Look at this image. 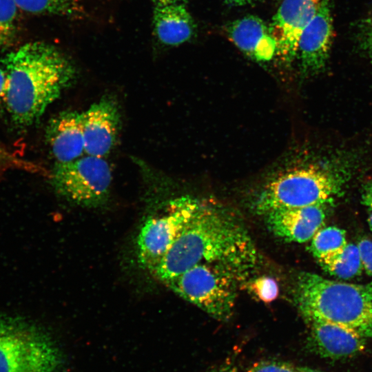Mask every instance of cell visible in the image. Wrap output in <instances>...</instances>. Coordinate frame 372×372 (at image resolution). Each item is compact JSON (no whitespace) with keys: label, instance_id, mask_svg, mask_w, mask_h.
Instances as JSON below:
<instances>
[{"label":"cell","instance_id":"1","mask_svg":"<svg viewBox=\"0 0 372 372\" xmlns=\"http://www.w3.org/2000/svg\"><path fill=\"white\" fill-rule=\"evenodd\" d=\"M256 261V247L240 221L218 207L201 203L152 273L166 283L195 265L216 264L247 276Z\"/></svg>","mask_w":372,"mask_h":372},{"label":"cell","instance_id":"2","mask_svg":"<svg viewBox=\"0 0 372 372\" xmlns=\"http://www.w3.org/2000/svg\"><path fill=\"white\" fill-rule=\"evenodd\" d=\"M7 76L4 103L12 122L27 128L74 82L76 72L57 48L43 41L25 43L1 60Z\"/></svg>","mask_w":372,"mask_h":372},{"label":"cell","instance_id":"3","mask_svg":"<svg viewBox=\"0 0 372 372\" xmlns=\"http://www.w3.org/2000/svg\"><path fill=\"white\" fill-rule=\"evenodd\" d=\"M296 300L305 319L322 320L372 338V282L347 283L304 272L297 280Z\"/></svg>","mask_w":372,"mask_h":372},{"label":"cell","instance_id":"4","mask_svg":"<svg viewBox=\"0 0 372 372\" xmlns=\"http://www.w3.org/2000/svg\"><path fill=\"white\" fill-rule=\"evenodd\" d=\"M346 176L333 166L311 165L291 169L265 185L255 209L265 215L276 209L330 204L341 193Z\"/></svg>","mask_w":372,"mask_h":372},{"label":"cell","instance_id":"5","mask_svg":"<svg viewBox=\"0 0 372 372\" xmlns=\"http://www.w3.org/2000/svg\"><path fill=\"white\" fill-rule=\"evenodd\" d=\"M62 364L45 332L20 316L0 314V372H59Z\"/></svg>","mask_w":372,"mask_h":372},{"label":"cell","instance_id":"6","mask_svg":"<svg viewBox=\"0 0 372 372\" xmlns=\"http://www.w3.org/2000/svg\"><path fill=\"white\" fill-rule=\"evenodd\" d=\"M245 277L223 265L200 264L165 284L213 318L226 320L234 307L238 284Z\"/></svg>","mask_w":372,"mask_h":372},{"label":"cell","instance_id":"7","mask_svg":"<svg viewBox=\"0 0 372 372\" xmlns=\"http://www.w3.org/2000/svg\"><path fill=\"white\" fill-rule=\"evenodd\" d=\"M50 179L54 191L68 200L96 207L108 198L112 175L103 157L87 154L68 162H55Z\"/></svg>","mask_w":372,"mask_h":372},{"label":"cell","instance_id":"8","mask_svg":"<svg viewBox=\"0 0 372 372\" xmlns=\"http://www.w3.org/2000/svg\"><path fill=\"white\" fill-rule=\"evenodd\" d=\"M201 202L190 196L170 201L162 214L151 216L137 237L139 265L151 273L194 217Z\"/></svg>","mask_w":372,"mask_h":372},{"label":"cell","instance_id":"9","mask_svg":"<svg viewBox=\"0 0 372 372\" xmlns=\"http://www.w3.org/2000/svg\"><path fill=\"white\" fill-rule=\"evenodd\" d=\"M322 0H284L273 16L269 29L276 42V54L286 64L297 56L300 37Z\"/></svg>","mask_w":372,"mask_h":372},{"label":"cell","instance_id":"10","mask_svg":"<svg viewBox=\"0 0 372 372\" xmlns=\"http://www.w3.org/2000/svg\"><path fill=\"white\" fill-rule=\"evenodd\" d=\"M333 37L330 0H322L298 41L297 55L304 74H317L325 67Z\"/></svg>","mask_w":372,"mask_h":372},{"label":"cell","instance_id":"11","mask_svg":"<svg viewBox=\"0 0 372 372\" xmlns=\"http://www.w3.org/2000/svg\"><path fill=\"white\" fill-rule=\"evenodd\" d=\"M120 118L117 103L108 96L103 97L81 112L87 154L103 157L112 151L118 137Z\"/></svg>","mask_w":372,"mask_h":372},{"label":"cell","instance_id":"12","mask_svg":"<svg viewBox=\"0 0 372 372\" xmlns=\"http://www.w3.org/2000/svg\"><path fill=\"white\" fill-rule=\"evenodd\" d=\"M326 205L271 211L265 214L267 226L274 235L285 241L308 242L324 225Z\"/></svg>","mask_w":372,"mask_h":372},{"label":"cell","instance_id":"13","mask_svg":"<svg viewBox=\"0 0 372 372\" xmlns=\"http://www.w3.org/2000/svg\"><path fill=\"white\" fill-rule=\"evenodd\" d=\"M311 327V346L319 355L330 359L347 358L360 353L365 338L347 328L317 318L305 319Z\"/></svg>","mask_w":372,"mask_h":372},{"label":"cell","instance_id":"14","mask_svg":"<svg viewBox=\"0 0 372 372\" xmlns=\"http://www.w3.org/2000/svg\"><path fill=\"white\" fill-rule=\"evenodd\" d=\"M45 138L56 162H68L81 157L85 143L81 113L62 111L48 122Z\"/></svg>","mask_w":372,"mask_h":372},{"label":"cell","instance_id":"15","mask_svg":"<svg viewBox=\"0 0 372 372\" xmlns=\"http://www.w3.org/2000/svg\"><path fill=\"white\" fill-rule=\"evenodd\" d=\"M227 33L241 51L256 61H269L276 54V42L269 26L258 17L235 20L227 26Z\"/></svg>","mask_w":372,"mask_h":372},{"label":"cell","instance_id":"16","mask_svg":"<svg viewBox=\"0 0 372 372\" xmlns=\"http://www.w3.org/2000/svg\"><path fill=\"white\" fill-rule=\"evenodd\" d=\"M153 24L158 39L169 45L188 41L195 27L191 14L183 3L156 6Z\"/></svg>","mask_w":372,"mask_h":372},{"label":"cell","instance_id":"17","mask_svg":"<svg viewBox=\"0 0 372 372\" xmlns=\"http://www.w3.org/2000/svg\"><path fill=\"white\" fill-rule=\"evenodd\" d=\"M347 244L345 231L331 226L318 230L311 240L309 249L320 263L341 253Z\"/></svg>","mask_w":372,"mask_h":372},{"label":"cell","instance_id":"18","mask_svg":"<svg viewBox=\"0 0 372 372\" xmlns=\"http://www.w3.org/2000/svg\"><path fill=\"white\" fill-rule=\"evenodd\" d=\"M335 277L348 280L361 274L363 267L357 245L347 243L339 254L319 263Z\"/></svg>","mask_w":372,"mask_h":372},{"label":"cell","instance_id":"19","mask_svg":"<svg viewBox=\"0 0 372 372\" xmlns=\"http://www.w3.org/2000/svg\"><path fill=\"white\" fill-rule=\"evenodd\" d=\"M19 8L32 14L80 18L84 10L79 0H14Z\"/></svg>","mask_w":372,"mask_h":372},{"label":"cell","instance_id":"20","mask_svg":"<svg viewBox=\"0 0 372 372\" xmlns=\"http://www.w3.org/2000/svg\"><path fill=\"white\" fill-rule=\"evenodd\" d=\"M19 10L14 0H0V50L11 48L18 39Z\"/></svg>","mask_w":372,"mask_h":372},{"label":"cell","instance_id":"21","mask_svg":"<svg viewBox=\"0 0 372 372\" xmlns=\"http://www.w3.org/2000/svg\"><path fill=\"white\" fill-rule=\"evenodd\" d=\"M355 37L359 48L372 63V12L358 23Z\"/></svg>","mask_w":372,"mask_h":372},{"label":"cell","instance_id":"22","mask_svg":"<svg viewBox=\"0 0 372 372\" xmlns=\"http://www.w3.org/2000/svg\"><path fill=\"white\" fill-rule=\"evenodd\" d=\"M249 287L251 292L265 302H270L278 296V284L269 277H260L252 282Z\"/></svg>","mask_w":372,"mask_h":372},{"label":"cell","instance_id":"23","mask_svg":"<svg viewBox=\"0 0 372 372\" xmlns=\"http://www.w3.org/2000/svg\"><path fill=\"white\" fill-rule=\"evenodd\" d=\"M0 168L32 171L34 166L0 145Z\"/></svg>","mask_w":372,"mask_h":372},{"label":"cell","instance_id":"24","mask_svg":"<svg viewBox=\"0 0 372 372\" xmlns=\"http://www.w3.org/2000/svg\"><path fill=\"white\" fill-rule=\"evenodd\" d=\"M248 372H296V368L285 361L265 360L253 364Z\"/></svg>","mask_w":372,"mask_h":372},{"label":"cell","instance_id":"25","mask_svg":"<svg viewBox=\"0 0 372 372\" xmlns=\"http://www.w3.org/2000/svg\"><path fill=\"white\" fill-rule=\"evenodd\" d=\"M364 271L372 276V240L362 238L357 243Z\"/></svg>","mask_w":372,"mask_h":372},{"label":"cell","instance_id":"26","mask_svg":"<svg viewBox=\"0 0 372 372\" xmlns=\"http://www.w3.org/2000/svg\"><path fill=\"white\" fill-rule=\"evenodd\" d=\"M362 203L372 209V180L366 183L362 190Z\"/></svg>","mask_w":372,"mask_h":372},{"label":"cell","instance_id":"27","mask_svg":"<svg viewBox=\"0 0 372 372\" xmlns=\"http://www.w3.org/2000/svg\"><path fill=\"white\" fill-rule=\"evenodd\" d=\"M7 85V76L5 70L0 68V101L3 100Z\"/></svg>","mask_w":372,"mask_h":372},{"label":"cell","instance_id":"28","mask_svg":"<svg viewBox=\"0 0 372 372\" xmlns=\"http://www.w3.org/2000/svg\"><path fill=\"white\" fill-rule=\"evenodd\" d=\"M208 372H238V371L234 365L227 363L216 366Z\"/></svg>","mask_w":372,"mask_h":372},{"label":"cell","instance_id":"29","mask_svg":"<svg viewBox=\"0 0 372 372\" xmlns=\"http://www.w3.org/2000/svg\"><path fill=\"white\" fill-rule=\"evenodd\" d=\"M156 6H165L175 3H182L184 0H151Z\"/></svg>","mask_w":372,"mask_h":372},{"label":"cell","instance_id":"30","mask_svg":"<svg viewBox=\"0 0 372 372\" xmlns=\"http://www.w3.org/2000/svg\"><path fill=\"white\" fill-rule=\"evenodd\" d=\"M226 3L236 5L244 6L256 2L258 0H224Z\"/></svg>","mask_w":372,"mask_h":372},{"label":"cell","instance_id":"31","mask_svg":"<svg viewBox=\"0 0 372 372\" xmlns=\"http://www.w3.org/2000/svg\"><path fill=\"white\" fill-rule=\"evenodd\" d=\"M296 372H321L307 366H300L296 368Z\"/></svg>","mask_w":372,"mask_h":372},{"label":"cell","instance_id":"32","mask_svg":"<svg viewBox=\"0 0 372 372\" xmlns=\"http://www.w3.org/2000/svg\"><path fill=\"white\" fill-rule=\"evenodd\" d=\"M368 223H369L371 230L372 231V211L369 214V216L368 218Z\"/></svg>","mask_w":372,"mask_h":372}]
</instances>
